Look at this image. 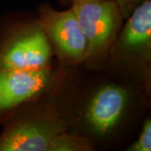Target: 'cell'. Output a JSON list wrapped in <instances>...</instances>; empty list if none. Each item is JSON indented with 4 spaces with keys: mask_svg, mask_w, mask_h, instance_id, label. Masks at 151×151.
I'll use <instances>...</instances> for the list:
<instances>
[{
    "mask_svg": "<svg viewBox=\"0 0 151 151\" xmlns=\"http://www.w3.org/2000/svg\"><path fill=\"white\" fill-rule=\"evenodd\" d=\"M86 40V57L108 48L119 27L121 14L114 0H74L72 7Z\"/></svg>",
    "mask_w": 151,
    "mask_h": 151,
    "instance_id": "obj_1",
    "label": "cell"
},
{
    "mask_svg": "<svg viewBox=\"0 0 151 151\" xmlns=\"http://www.w3.org/2000/svg\"><path fill=\"white\" fill-rule=\"evenodd\" d=\"M51 47L43 26L35 27L0 44V70H38L47 67Z\"/></svg>",
    "mask_w": 151,
    "mask_h": 151,
    "instance_id": "obj_2",
    "label": "cell"
},
{
    "mask_svg": "<svg viewBox=\"0 0 151 151\" xmlns=\"http://www.w3.org/2000/svg\"><path fill=\"white\" fill-rule=\"evenodd\" d=\"M40 24L59 53L71 62L86 57V40L73 9L57 11L48 4L40 7Z\"/></svg>",
    "mask_w": 151,
    "mask_h": 151,
    "instance_id": "obj_3",
    "label": "cell"
},
{
    "mask_svg": "<svg viewBox=\"0 0 151 151\" xmlns=\"http://www.w3.org/2000/svg\"><path fill=\"white\" fill-rule=\"evenodd\" d=\"M50 76L47 67L38 70H0V113L42 92Z\"/></svg>",
    "mask_w": 151,
    "mask_h": 151,
    "instance_id": "obj_4",
    "label": "cell"
},
{
    "mask_svg": "<svg viewBox=\"0 0 151 151\" xmlns=\"http://www.w3.org/2000/svg\"><path fill=\"white\" fill-rule=\"evenodd\" d=\"M60 125L40 121H24L9 127L0 136V151H50Z\"/></svg>",
    "mask_w": 151,
    "mask_h": 151,
    "instance_id": "obj_5",
    "label": "cell"
},
{
    "mask_svg": "<svg viewBox=\"0 0 151 151\" xmlns=\"http://www.w3.org/2000/svg\"><path fill=\"white\" fill-rule=\"evenodd\" d=\"M128 94L115 85L103 86L92 97L86 113L89 128L99 134L110 132L121 119L127 103Z\"/></svg>",
    "mask_w": 151,
    "mask_h": 151,
    "instance_id": "obj_6",
    "label": "cell"
},
{
    "mask_svg": "<svg viewBox=\"0 0 151 151\" xmlns=\"http://www.w3.org/2000/svg\"><path fill=\"white\" fill-rule=\"evenodd\" d=\"M151 43V1L145 0L130 14L124 28L121 45L127 51L150 49Z\"/></svg>",
    "mask_w": 151,
    "mask_h": 151,
    "instance_id": "obj_7",
    "label": "cell"
},
{
    "mask_svg": "<svg viewBox=\"0 0 151 151\" xmlns=\"http://www.w3.org/2000/svg\"><path fill=\"white\" fill-rule=\"evenodd\" d=\"M91 150H92V145L87 139L61 132L56 135L52 141L50 151H84Z\"/></svg>",
    "mask_w": 151,
    "mask_h": 151,
    "instance_id": "obj_8",
    "label": "cell"
},
{
    "mask_svg": "<svg viewBox=\"0 0 151 151\" xmlns=\"http://www.w3.org/2000/svg\"><path fill=\"white\" fill-rule=\"evenodd\" d=\"M131 151L151 150V122L148 119L144 125L143 130L138 140L129 149Z\"/></svg>",
    "mask_w": 151,
    "mask_h": 151,
    "instance_id": "obj_9",
    "label": "cell"
},
{
    "mask_svg": "<svg viewBox=\"0 0 151 151\" xmlns=\"http://www.w3.org/2000/svg\"><path fill=\"white\" fill-rule=\"evenodd\" d=\"M119 7L121 15L124 17L129 16L136 6L140 4L141 0H114Z\"/></svg>",
    "mask_w": 151,
    "mask_h": 151,
    "instance_id": "obj_10",
    "label": "cell"
},
{
    "mask_svg": "<svg viewBox=\"0 0 151 151\" xmlns=\"http://www.w3.org/2000/svg\"><path fill=\"white\" fill-rule=\"evenodd\" d=\"M71 1H74V0H71Z\"/></svg>",
    "mask_w": 151,
    "mask_h": 151,
    "instance_id": "obj_11",
    "label": "cell"
}]
</instances>
